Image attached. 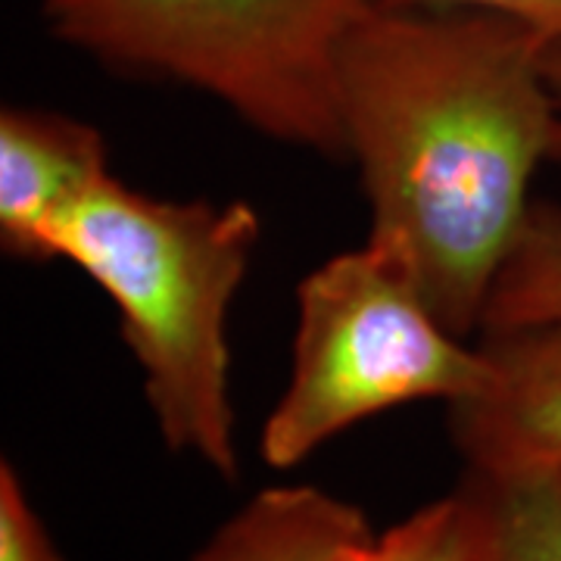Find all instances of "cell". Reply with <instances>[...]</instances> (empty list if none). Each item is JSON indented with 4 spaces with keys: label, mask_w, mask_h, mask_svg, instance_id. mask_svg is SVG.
I'll return each instance as SVG.
<instances>
[{
    "label": "cell",
    "mask_w": 561,
    "mask_h": 561,
    "mask_svg": "<svg viewBox=\"0 0 561 561\" xmlns=\"http://www.w3.org/2000/svg\"><path fill=\"white\" fill-rule=\"evenodd\" d=\"M490 387L449 405V437L471 471L561 468V321L481 334Z\"/></svg>",
    "instance_id": "5b68a950"
},
{
    "label": "cell",
    "mask_w": 561,
    "mask_h": 561,
    "mask_svg": "<svg viewBox=\"0 0 561 561\" xmlns=\"http://www.w3.org/2000/svg\"><path fill=\"white\" fill-rule=\"evenodd\" d=\"M0 561H62L13 461L0 465Z\"/></svg>",
    "instance_id": "8fae6325"
},
{
    "label": "cell",
    "mask_w": 561,
    "mask_h": 561,
    "mask_svg": "<svg viewBox=\"0 0 561 561\" xmlns=\"http://www.w3.org/2000/svg\"><path fill=\"white\" fill-rule=\"evenodd\" d=\"M481 515L478 561H561V468L461 471Z\"/></svg>",
    "instance_id": "ba28073f"
},
{
    "label": "cell",
    "mask_w": 561,
    "mask_h": 561,
    "mask_svg": "<svg viewBox=\"0 0 561 561\" xmlns=\"http://www.w3.org/2000/svg\"><path fill=\"white\" fill-rule=\"evenodd\" d=\"M481 343L434 312L393 247L337 253L297 287L290 375L260 431V456L287 471L362 421L419 400L446 405L490 387Z\"/></svg>",
    "instance_id": "277c9868"
},
{
    "label": "cell",
    "mask_w": 561,
    "mask_h": 561,
    "mask_svg": "<svg viewBox=\"0 0 561 561\" xmlns=\"http://www.w3.org/2000/svg\"><path fill=\"white\" fill-rule=\"evenodd\" d=\"M383 10H468L493 13L534 28L546 41H561V0H368Z\"/></svg>",
    "instance_id": "7c38bea8"
},
{
    "label": "cell",
    "mask_w": 561,
    "mask_h": 561,
    "mask_svg": "<svg viewBox=\"0 0 561 561\" xmlns=\"http://www.w3.org/2000/svg\"><path fill=\"white\" fill-rule=\"evenodd\" d=\"M375 537L359 505L294 483L241 505L191 561H356Z\"/></svg>",
    "instance_id": "52a82bcc"
},
{
    "label": "cell",
    "mask_w": 561,
    "mask_h": 561,
    "mask_svg": "<svg viewBox=\"0 0 561 561\" xmlns=\"http://www.w3.org/2000/svg\"><path fill=\"white\" fill-rule=\"evenodd\" d=\"M542 62H546V76H549L552 94H556V103H559V122H556V140H552V160L561 162V41H549V44H546Z\"/></svg>",
    "instance_id": "4fadbf2b"
},
{
    "label": "cell",
    "mask_w": 561,
    "mask_h": 561,
    "mask_svg": "<svg viewBox=\"0 0 561 561\" xmlns=\"http://www.w3.org/2000/svg\"><path fill=\"white\" fill-rule=\"evenodd\" d=\"M549 41L468 10L368 7L343 41V150L371 209V241L393 247L434 312L481 337L483 312L552 160L559 103Z\"/></svg>",
    "instance_id": "6da1fadb"
},
{
    "label": "cell",
    "mask_w": 561,
    "mask_h": 561,
    "mask_svg": "<svg viewBox=\"0 0 561 561\" xmlns=\"http://www.w3.org/2000/svg\"><path fill=\"white\" fill-rule=\"evenodd\" d=\"M481 515L465 483L375 534L356 561H478Z\"/></svg>",
    "instance_id": "30bf717a"
},
{
    "label": "cell",
    "mask_w": 561,
    "mask_h": 561,
    "mask_svg": "<svg viewBox=\"0 0 561 561\" xmlns=\"http://www.w3.org/2000/svg\"><path fill=\"white\" fill-rule=\"evenodd\" d=\"M368 0H41L54 38L206 94L262 138L346 160L337 60Z\"/></svg>",
    "instance_id": "3957f363"
},
{
    "label": "cell",
    "mask_w": 561,
    "mask_h": 561,
    "mask_svg": "<svg viewBox=\"0 0 561 561\" xmlns=\"http://www.w3.org/2000/svg\"><path fill=\"white\" fill-rule=\"evenodd\" d=\"M110 172V150L94 125L41 106H7L0 113L3 253L50 262L54 231Z\"/></svg>",
    "instance_id": "8992f818"
},
{
    "label": "cell",
    "mask_w": 561,
    "mask_h": 561,
    "mask_svg": "<svg viewBox=\"0 0 561 561\" xmlns=\"http://www.w3.org/2000/svg\"><path fill=\"white\" fill-rule=\"evenodd\" d=\"M561 321V206L537 201L493 287L481 334Z\"/></svg>",
    "instance_id": "9c48e42d"
},
{
    "label": "cell",
    "mask_w": 561,
    "mask_h": 561,
    "mask_svg": "<svg viewBox=\"0 0 561 561\" xmlns=\"http://www.w3.org/2000/svg\"><path fill=\"white\" fill-rule=\"evenodd\" d=\"M260 241L247 201H162L113 172L50 238V260L72 262L116 306L165 449L225 481L241 474L228 312Z\"/></svg>",
    "instance_id": "7a4b0ae2"
}]
</instances>
